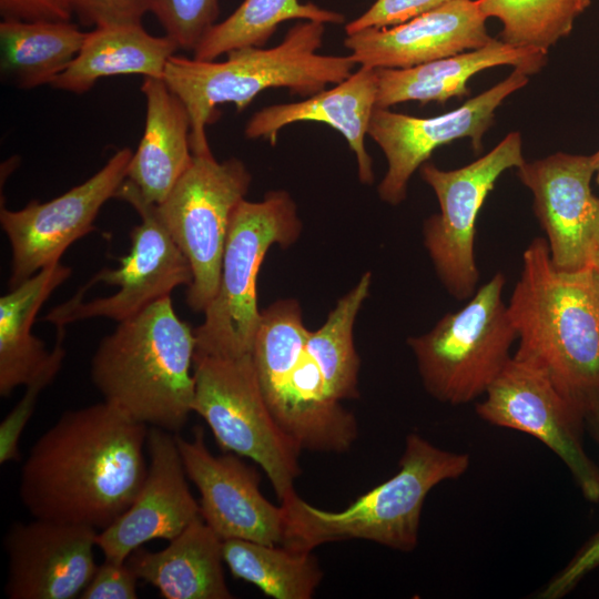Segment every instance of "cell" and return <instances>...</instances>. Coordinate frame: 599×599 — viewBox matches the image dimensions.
<instances>
[{
    "label": "cell",
    "mask_w": 599,
    "mask_h": 599,
    "mask_svg": "<svg viewBox=\"0 0 599 599\" xmlns=\"http://www.w3.org/2000/svg\"><path fill=\"white\" fill-rule=\"evenodd\" d=\"M149 427L103 400L63 413L33 444L19 496L33 518L103 530L133 502L148 471Z\"/></svg>",
    "instance_id": "obj_1"
},
{
    "label": "cell",
    "mask_w": 599,
    "mask_h": 599,
    "mask_svg": "<svg viewBox=\"0 0 599 599\" xmlns=\"http://www.w3.org/2000/svg\"><path fill=\"white\" fill-rule=\"evenodd\" d=\"M507 304L514 358L540 372L585 419L599 406V300L589 267L556 268L546 240L536 237Z\"/></svg>",
    "instance_id": "obj_2"
},
{
    "label": "cell",
    "mask_w": 599,
    "mask_h": 599,
    "mask_svg": "<svg viewBox=\"0 0 599 599\" xmlns=\"http://www.w3.org/2000/svg\"><path fill=\"white\" fill-rule=\"evenodd\" d=\"M324 33V23L301 20L273 48L234 49L224 61L172 55L162 79L189 112L193 154L211 151L205 128L217 105L232 103L241 112L267 89L308 98L345 80L357 64L349 54L318 53Z\"/></svg>",
    "instance_id": "obj_3"
},
{
    "label": "cell",
    "mask_w": 599,
    "mask_h": 599,
    "mask_svg": "<svg viewBox=\"0 0 599 599\" xmlns=\"http://www.w3.org/2000/svg\"><path fill=\"white\" fill-rule=\"evenodd\" d=\"M195 348L194 329L165 296L101 339L91 379L105 402L135 420L179 434L193 412Z\"/></svg>",
    "instance_id": "obj_4"
},
{
    "label": "cell",
    "mask_w": 599,
    "mask_h": 599,
    "mask_svg": "<svg viewBox=\"0 0 599 599\" xmlns=\"http://www.w3.org/2000/svg\"><path fill=\"white\" fill-rule=\"evenodd\" d=\"M469 465L468 454L441 449L416 433L409 434L398 471L343 510L315 507L295 490L281 499V545L312 551L328 542L363 539L413 551L428 493L441 481L459 478Z\"/></svg>",
    "instance_id": "obj_5"
},
{
    "label": "cell",
    "mask_w": 599,
    "mask_h": 599,
    "mask_svg": "<svg viewBox=\"0 0 599 599\" xmlns=\"http://www.w3.org/2000/svg\"><path fill=\"white\" fill-rule=\"evenodd\" d=\"M300 303L278 300L261 312L252 359L274 419L303 450L344 453L357 438L354 415L334 399L306 348Z\"/></svg>",
    "instance_id": "obj_6"
},
{
    "label": "cell",
    "mask_w": 599,
    "mask_h": 599,
    "mask_svg": "<svg viewBox=\"0 0 599 599\" xmlns=\"http://www.w3.org/2000/svg\"><path fill=\"white\" fill-rule=\"evenodd\" d=\"M302 231L297 206L284 190L256 202L243 200L229 226L216 294L194 328L195 354L240 357L252 354L261 321L256 282L267 251L287 247Z\"/></svg>",
    "instance_id": "obj_7"
},
{
    "label": "cell",
    "mask_w": 599,
    "mask_h": 599,
    "mask_svg": "<svg viewBox=\"0 0 599 599\" xmlns=\"http://www.w3.org/2000/svg\"><path fill=\"white\" fill-rule=\"evenodd\" d=\"M498 272L458 311L408 338L425 389L437 400L461 405L485 395L509 361L517 333L502 300Z\"/></svg>",
    "instance_id": "obj_8"
},
{
    "label": "cell",
    "mask_w": 599,
    "mask_h": 599,
    "mask_svg": "<svg viewBox=\"0 0 599 599\" xmlns=\"http://www.w3.org/2000/svg\"><path fill=\"white\" fill-rule=\"evenodd\" d=\"M192 410L210 427L225 453L258 464L277 497L294 491L301 448L278 426L263 397L252 354L219 357L194 354Z\"/></svg>",
    "instance_id": "obj_9"
},
{
    "label": "cell",
    "mask_w": 599,
    "mask_h": 599,
    "mask_svg": "<svg viewBox=\"0 0 599 599\" xmlns=\"http://www.w3.org/2000/svg\"><path fill=\"white\" fill-rule=\"evenodd\" d=\"M114 197L131 204L141 217L130 233V253L118 268L101 270L43 317L55 327L94 317L123 322L193 281L190 263L160 221L156 205L128 179Z\"/></svg>",
    "instance_id": "obj_10"
},
{
    "label": "cell",
    "mask_w": 599,
    "mask_h": 599,
    "mask_svg": "<svg viewBox=\"0 0 599 599\" xmlns=\"http://www.w3.org/2000/svg\"><path fill=\"white\" fill-rule=\"evenodd\" d=\"M251 182V172L236 158L220 162L211 151L193 154L189 169L156 205L160 221L190 263L193 281L186 303L194 312L204 313L216 294L231 219Z\"/></svg>",
    "instance_id": "obj_11"
},
{
    "label": "cell",
    "mask_w": 599,
    "mask_h": 599,
    "mask_svg": "<svg viewBox=\"0 0 599 599\" xmlns=\"http://www.w3.org/2000/svg\"><path fill=\"white\" fill-rule=\"evenodd\" d=\"M525 161L521 135L510 132L487 154L461 167L443 170L427 161L418 170L439 205V212L424 222V246L440 283L457 301L468 300L478 288L479 212L501 174Z\"/></svg>",
    "instance_id": "obj_12"
},
{
    "label": "cell",
    "mask_w": 599,
    "mask_h": 599,
    "mask_svg": "<svg viewBox=\"0 0 599 599\" xmlns=\"http://www.w3.org/2000/svg\"><path fill=\"white\" fill-rule=\"evenodd\" d=\"M529 75L519 69L490 89L469 99L449 112L418 118L376 106L367 135L379 146L387 170L377 186L379 199L390 205L407 196L413 174L428 161L433 152L455 140L469 139L476 152L483 150V136L494 123L498 106L524 88Z\"/></svg>",
    "instance_id": "obj_13"
},
{
    "label": "cell",
    "mask_w": 599,
    "mask_h": 599,
    "mask_svg": "<svg viewBox=\"0 0 599 599\" xmlns=\"http://www.w3.org/2000/svg\"><path fill=\"white\" fill-rule=\"evenodd\" d=\"M476 413L491 425L540 440L566 465L583 498L599 502V466L582 445L585 419L540 372L512 356Z\"/></svg>",
    "instance_id": "obj_14"
},
{
    "label": "cell",
    "mask_w": 599,
    "mask_h": 599,
    "mask_svg": "<svg viewBox=\"0 0 599 599\" xmlns=\"http://www.w3.org/2000/svg\"><path fill=\"white\" fill-rule=\"evenodd\" d=\"M132 155L129 148L116 151L90 179L48 202L31 201L17 211L1 206L0 223L11 247L10 290L59 262L73 242L95 229L99 211L126 179Z\"/></svg>",
    "instance_id": "obj_15"
},
{
    "label": "cell",
    "mask_w": 599,
    "mask_h": 599,
    "mask_svg": "<svg viewBox=\"0 0 599 599\" xmlns=\"http://www.w3.org/2000/svg\"><path fill=\"white\" fill-rule=\"evenodd\" d=\"M516 171L532 194L552 265L567 272L588 267L599 242V196L591 191L595 153L557 152L525 161Z\"/></svg>",
    "instance_id": "obj_16"
},
{
    "label": "cell",
    "mask_w": 599,
    "mask_h": 599,
    "mask_svg": "<svg viewBox=\"0 0 599 599\" xmlns=\"http://www.w3.org/2000/svg\"><path fill=\"white\" fill-rule=\"evenodd\" d=\"M176 441L187 478L200 494L201 517L221 540L282 544V507L263 496L255 468L233 453L214 456L202 427L192 439L176 434Z\"/></svg>",
    "instance_id": "obj_17"
},
{
    "label": "cell",
    "mask_w": 599,
    "mask_h": 599,
    "mask_svg": "<svg viewBox=\"0 0 599 599\" xmlns=\"http://www.w3.org/2000/svg\"><path fill=\"white\" fill-rule=\"evenodd\" d=\"M97 529L34 518L11 526L6 595L10 599H73L93 577Z\"/></svg>",
    "instance_id": "obj_18"
},
{
    "label": "cell",
    "mask_w": 599,
    "mask_h": 599,
    "mask_svg": "<svg viewBox=\"0 0 599 599\" xmlns=\"http://www.w3.org/2000/svg\"><path fill=\"white\" fill-rule=\"evenodd\" d=\"M148 471L131 506L98 532L97 547L116 562L154 539L172 540L201 517L200 504L187 485L176 434L150 427Z\"/></svg>",
    "instance_id": "obj_19"
},
{
    "label": "cell",
    "mask_w": 599,
    "mask_h": 599,
    "mask_svg": "<svg viewBox=\"0 0 599 599\" xmlns=\"http://www.w3.org/2000/svg\"><path fill=\"white\" fill-rule=\"evenodd\" d=\"M477 0H456L388 28L346 34L359 67L407 69L475 50L491 41Z\"/></svg>",
    "instance_id": "obj_20"
},
{
    "label": "cell",
    "mask_w": 599,
    "mask_h": 599,
    "mask_svg": "<svg viewBox=\"0 0 599 599\" xmlns=\"http://www.w3.org/2000/svg\"><path fill=\"white\" fill-rule=\"evenodd\" d=\"M377 99L376 69L359 67L345 80L302 101L272 104L256 111L247 121L244 134L250 140L276 144L278 133L297 122L329 125L346 140L357 162L363 184L374 182L373 160L365 148V136Z\"/></svg>",
    "instance_id": "obj_21"
},
{
    "label": "cell",
    "mask_w": 599,
    "mask_h": 599,
    "mask_svg": "<svg viewBox=\"0 0 599 599\" xmlns=\"http://www.w3.org/2000/svg\"><path fill=\"white\" fill-rule=\"evenodd\" d=\"M548 52L518 48L493 38L486 45L407 69H376V106L416 101L444 104L470 94L469 80L480 71L510 65L529 77L547 63Z\"/></svg>",
    "instance_id": "obj_22"
},
{
    "label": "cell",
    "mask_w": 599,
    "mask_h": 599,
    "mask_svg": "<svg viewBox=\"0 0 599 599\" xmlns=\"http://www.w3.org/2000/svg\"><path fill=\"white\" fill-rule=\"evenodd\" d=\"M145 125L126 179L155 205L164 201L193 160L189 112L163 79L144 78Z\"/></svg>",
    "instance_id": "obj_23"
},
{
    "label": "cell",
    "mask_w": 599,
    "mask_h": 599,
    "mask_svg": "<svg viewBox=\"0 0 599 599\" xmlns=\"http://www.w3.org/2000/svg\"><path fill=\"white\" fill-rule=\"evenodd\" d=\"M223 540L202 517L160 551L135 549L126 564L165 599H231L223 571Z\"/></svg>",
    "instance_id": "obj_24"
},
{
    "label": "cell",
    "mask_w": 599,
    "mask_h": 599,
    "mask_svg": "<svg viewBox=\"0 0 599 599\" xmlns=\"http://www.w3.org/2000/svg\"><path fill=\"white\" fill-rule=\"evenodd\" d=\"M176 49L170 37H154L141 23L98 27L88 32L77 57L50 85L81 94L106 77L141 74L162 79Z\"/></svg>",
    "instance_id": "obj_25"
},
{
    "label": "cell",
    "mask_w": 599,
    "mask_h": 599,
    "mask_svg": "<svg viewBox=\"0 0 599 599\" xmlns=\"http://www.w3.org/2000/svg\"><path fill=\"white\" fill-rule=\"evenodd\" d=\"M71 275L55 262L11 288L0 298V395L27 385L48 363L51 352L31 329L49 296Z\"/></svg>",
    "instance_id": "obj_26"
},
{
    "label": "cell",
    "mask_w": 599,
    "mask_h": 599,
    "mask_svg": "<svg viewBox=\"0 0 599 599\" xmlns=\"http://www.w3.org/2000/svg\"><path fill=\"white\" fill-rule=\"evenodd\" d=\"M87 34L64 20L4 19L0 23L1 73L22 89L51 84L77 57Z\"/></svg>",
    "instance_id": "obj_27"
},
{
    "label": "cell",
    "mask_w": 599,
    "mask_h": 599,
    "mask_svg": "<svg viewBox=\"0 0 599 599\" xmlns=\"http://www.w3.org/2000/svg\"><path fill=\"white\" fill-rule=\"evenodd\" d=\"M223 560L231 573L274 599H309L323 579L312 551L243 539L222 544Z\"/></svg>",
    "instance_id": "obj_28"
},
{
    "label": "cell",
    "mask_w": 599,
    "mask_h": 599,
    "mask_svg": "<svg viewBox=\"0 0 599 599\" xmlns=\"http://www.w3.org/2000/svg\"><path fill=\"white\" fill-rule=\"evenodd\" d=\"M342 24L345 16L300 0H244L224 21L215 23L193 51V58L212 61L245 47H264L287 20Z\"/></svg>",
    "instance_id": "obj_29"
},
{
    "label": "cell",
    "mask_w": 599,
    "mask_h": 599,
    "mask_svg": "<svg viewBox=\"0 0 599 599\" xmlns=\"http://www.w3.org/2000/svg\"><path fill=\"white\" fill-rule=\"evenodd\" d=\"M372 283L366 272L358 283L341 297L325 323L309 332L306 348L316 362L329 395L336 400L355 399L358 393L361 361L354 345L356 316L368 296Z\"/></svg>",
    "instance_id": "obj_30"
},
{
    "label": "cell",
    "mask_w": 599,
    "mask_h": 599,
    "mask_svg": "<svg viewBox=\"0 0 599 599\" xmlns=\"http://www.w3.org/2000/svg\"><path fill=\"white\" fill-rule=\"evenodd\" d=\"M592 0H477L483 14L501 23L500 40L548 52L568 37Z\"/></svg>",
    "instance_id": "obj_31"
},
{
    "label": "cell",
    "mask_w": 599,
    "mask_h": 599,
    "mask_svg": "<svg viewBox=\"0 0 599 599\" xmlns=\"http://www.w3.org/2000/svg\"><path fill=\"white\" fill-rule=\"evenodd\" d=\"M151 12L179 48L194 51L217 23L219 0H151Z\"/></svg>",
    "instance_id": "obj_32"
},
{
    "label": "cell",
    "mask_w": 599,
    "mask_h": 599,
    "mask_svg": "<svg viewBox=\"0 0 599 599\" xmlns=\"http://www.w3.org/2000/svg\"><path fill=\"white\" fill-rule=\"evenodd\" d=\"M64 326H57V341L43 368L26 385L23 397L0 424V464L20 458L19 440L31 418L38 396L58 375L65 352L62 347Z\"/></svg>",
    "instance_id": "obj_33"
},
{
    "label": "cell",
    "mask_w": 599,
    "mask_h": 599,
    "mask_svg": "<svg viewBox=\"0 0 599 599\" xmlns=\"http://www.w3.org/2000/svg\"><path fill=\"white\" fill-rule=\"evenodd\" d=\"M456 0H376L369 9L345 24V33L388 28Z\"/></svg>",
    "instance_id": "obj_34"
},
{
    "label": "cell",
    "mask_w": 599,
    "mask_h": 599,
    "mask_svg": "<svg viewBox=\"0 0 599 599\" xmlns=\"http://www.w3.org/2000/svg\"><path fill=\"white\" fill-rule=\"evenodd\" d=\"M85 26L105 27L141 23L142 17L151 12V0H67Z\"/></svg>",
    "instance_id": "obj_35"
},
{
    "label": "cell",
    "mask_w": 599,
    "mask_h": 599,
    "mask_svg": "<svg viewBox=\"0 0 599 599\" xmlns=\"http://www.w3.org/2000/svg\"><path fill=\"white\" fill-rule=\"evenodd\" d=\"M599 567V530L575 554L570 561L558 571L538 592L540 599H560L572 591L591 571Z\"/></svg>",
    "instance_id": "obj_36"
},
{
    "label": "cell",
    "mask_w": 599,
    "mask_h": 599,
    "mask_svg": "<svg viewBox=\"0 0 599 599\" xmlns=\"http://www.w3.org/2000/svg\"><path fill=\"white\" fill-rule=\"evenodd\" d=\"M138 577L126 561L105 560L79 596L80 599H136Z\"/></svg>",
    "instance_id": "obj_37"
},
{
    "label": "cell",
    "mask_w": 599,
    "mask_h": 599,
    "mask_svg": "<svg viewBox=\"0 0 599 599\" xmlns=\"http://www.w3.org/2000/svg\"><path fill=\"white\" fill-rule=\"evenodd\" d=\"M0 11L4 19L22 21H70L72 14L67 0H0Z\"/></svg>",
    "instance_id": "obj_38"
},
{
    "label": "cell",
    "mask_w": 599,
    "mask_h": 599,
    "mask_svg": "<svg viewBox=\"0 0 599 599\" xmlns=\"http://www.w3.org/2000/svg\"><path fill=\"white\" fill-rule=\"evenodd\" d=\"M588 267L590 270L595 290L599 300V242L596 246V250L592 254V257Z\"/></svg>",
    "instance_id": "obj_39"
},
{
    "label": "cell",
    "mask_w": 599,
    "mask_h": 599,
    "mask_svg": "<svg viewBox=\"0 0 599 599\" xmlns=\"http://www.w3.org/2000/svg\"><path fill=\"white\" fill-rule=\"evenodd\" d=\"M585 422H587L592 438L599 445V406L586 416Z\"/></svg>",
    "instance_id": "obj_40"
},
{
    "label": "cell",
    "mask_w": 599,
    "mask_h": 599,
    "mask_svg": "<svg viewBox=\"0 0 599 599\" xmlns=\"http://www.w3.org/2000/svg\"><path fill=\"white\" fill-rule=\"evenodd\" d=\"M595 156H596V181H597V184L599 186V150L597 152H595Z\"/></svg>",
    "instance_id": "obj_41"
}]
</instances>
